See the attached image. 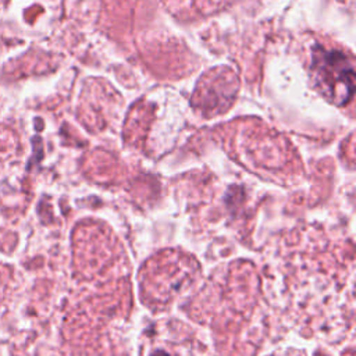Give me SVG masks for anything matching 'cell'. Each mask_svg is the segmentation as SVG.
Instances as JSON below:
<instances>
[{
    "label": "cell",
    "mask_w": 356,
    "mask_h": 356,
    "mask_svg": "<svg viewBox=\"0 0 356 356\" xmlns=\"http://www.w3.org/2000/svg\"><path fill=\"white\" fill-rule=\"evenodd\" d=\"M313 72L321 92L331 100L346 103L353 92V67L342 53L316 50L313 54Z\"/></svg>",
    "instance_id": "obj_1"
}]
</instances>
